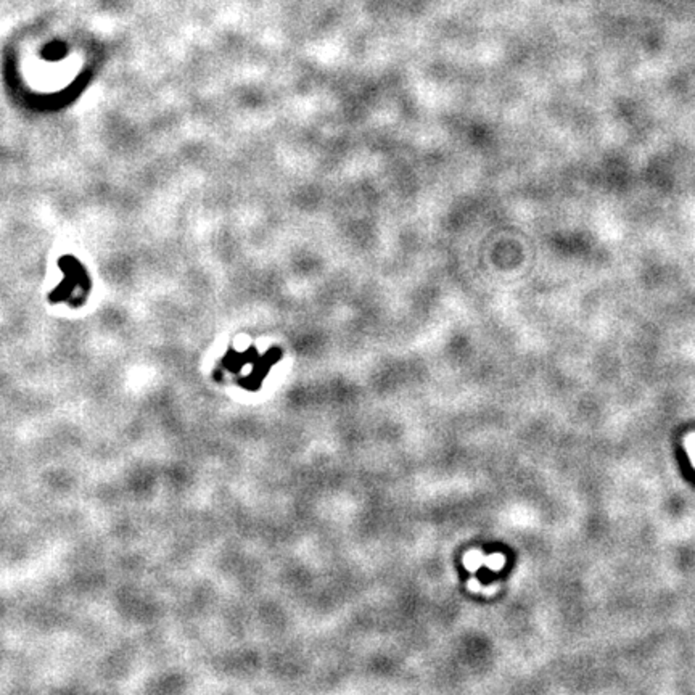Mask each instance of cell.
Listing matches in <instances>:
<instances>
[{
	"instance_id": "1",
	"label": "cell",
	"mask_w": 695,
	"mask_h": 695,
	"mask_svg": "<svg viewBox=\"0 0 695 695\" xmlns=\"http://www.w3.org/2000/svg\"><path fill=\"white\" fill-rule=\"evenodd\" d=\"M686 447H687L689 457H691V461H692V465L695 467V433L687 435V438H686Z\"/></svg>"
}]
</instances>
